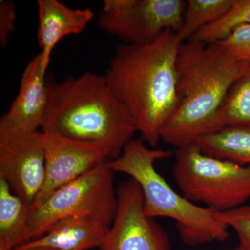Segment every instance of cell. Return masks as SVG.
<instances>
[{
    "instance_id": "obj_16",
    "label": "cell",
    "mask_w": 250,
    "mask_h": 250,
    "mask_svg": "<svg viewBox=\"0 0 250 250\" xmlns=\"http://www.w3.org/2000/svg\"><path fill=\"white\" fill-rule=\"evenodd\" d=\"M222 127L250 126V62L244 67L230 87L220 113Z\"/></svg>"
},
{
    "instance_id": "obj_3",
    "label": "cell",
    "mask_w": 250,
    "mask_h": 250,
    "mask_svg": "<svg viewBox=\"0 0 250 250\" xmlns=\"http://www.w3.org/2000/svg\"><path fill=\"white\" fill-rule=\"evenodd\" d=\"M47 83L48 104L42 131L96 145L109 161L119 157L138 131L104 75L88 72Z\"/></svg>"
},
{
    "instance_id": "obj_17",
    "label": "cell",
    "mask_w": 250,
    "mask_h": 250,
    "mask_svg": "<svg viewBox=\"0 0 250 250\" xmlns=\"http://www.w3.org/2000/svg\"><path fill=\"white\" fill-rule=\"evenodd\" d=\"M233 0H188L183 24L177 36L182 42L190 41L202 28L216 22L232 4Z\"/></svg>"
},
{
    "instance_id": "obj_1",
    "label": "cell",
    "mask_w": 250,
    "mask_h": 250,
    "mask_svg": "<svg viewBox=\"0 0 250 250\" xmlns=\"http://www.w3.org/2000/svg\"><path fill=\"white\" fill-rule=\"evenodd\" d=\"M182 43L177 33L166 31L149 43L120 45L104 75L151 147L157 146L177 105V63Z\"/></svg>"
},
{
    "instance_id": "obj_18",
    "label": "cell",
    "mask_w": 250,
    "mask_h": 250,
    "mask_svg": "<svg viewBox=\"0 0 250 250\" xmlns=\"http://www.w3.org/2000/svg\"><path fill=\"white\" fill-rule=\"evenodd\" d=\"M249 24L250 0H233L231 7L220 19L202 28L190 40L214 43L225 39L236 27Z\"/></svg>"
},
{
    "instance_id": "obj_13",
    "label": "cell",
    "mask_w": 250,
    "mask_h": 250,
    "mask_svg": "<svg viewBox=\"0 0 250 250\" xmlns=\"http://www.w3.org/2000/svg\"><path fill=\"white\" fill-rule=\"evenodd\" d=\"M109 227L89 219L70 217L54 224L47 233L18 246L50 247L57 250H88L101 247Z\"/></svg>"
},
{
    "instance_id": "obj_20",
    "label": "cell",
    "mask_w": 250,
    "mask_h": 250,
    "mask_svg": "<svg viewBox=\"0 0 250 250\" xmlns=\"http://www.w3.org/2000/svg\"><path fill=\"white\" fill-rule=\"evenodd\" d=\"M217 43L224 52L238 62H250V24L236 27Z\"/></svg>"
},
{
    "instance_id": "obj_14",
    "label": "cell",
    "mask_w": 250,
    "mask_h": 250,
    "mask_svg": "<svg viewBox=\"0 0 250 250\" xmlns=\"http://www.w3.org/2000/svg\"><path fill=\"white\" fill-rule=\"evenodd\" d=\"M29 208L0 177V250H15L24 244Z\"/></svg>"
},
{
    "instance_id": "obj_6",
    "label": "cell",
    "mask_w": 250,
    "mask_h": 250,
    "mask_svg": "<svg viewBox=\"0 0 250 250\" xmlns=\"http://www.w3.org/2000/svg\"><path fill=\"white\" fill-rule=\"evenodd\" d=\"M113 173L104 163L56 190L41 205H29L24 244L44 236L54 224L70 217L111 226L118 207Z\"/></svg>"
},
{
    "instance_id": "obj_8",
    "label": "cell",
    "mask_w": 250,
    "mask_h": 250,
    "mask_svg": "<svg viewBox=\"0 0 250 250\" xmlns=\"http://www.w3.org/2000/svg\"><path fill=\"white\" fill-rule=\"evenodd\" d=\"M0 177L25 203H34L45 179L42 131L0 124Z\"/></svg>"
},
{
    "instance_id": "obj_23",
    "label": "cell",
    "mask_w": 250,
    "mask_h": 250,
    "mask_svg": "<svg viewBox=\"0 0 250 250\" xmlns=\"http://www.w3.org/2000/svg\"><path fill=\"white\" fill-rule=\"evenodd\" d=\"M231 250H241V249H240V248H237V249Z\"/></svg>"
},
{
    "instance_id": "obj_11",
    "label": "cell",
    "mask_w": 250,
    "mask_h": 250,
    "mask_svg": "<svg viewBox=\"0 0 250 250\" xmlns=\"http://www.w3.org/2000/svg\"><path fill=\"white\" fill-rule=\"evenodd\" d=\"M47 71L40 54L31 59L23 72L17 97L0 124L24 131L42 128L49 98Z\"/></svg>"
},
{
    "instance_id": "obj_12",
    "label": "cell",
    "mask_w": 250,
    "mask_h": 250,
    "mask_svg": "<svg viewBox=\"0 0 250 250\" xmlns=\"http://www.w3.org/2000/svg\"><path fill=\"white\" fill-rule=\"evenodd\" d=\"M37 40L40 55L48 69L51 55L66 36L80 34L93 19L90 9H72L57 0H38Z\"/></svg>"
},
{
    "instance_id": "obj_9",
    "label": "cell",
    "mask_w": 250,
    "mask_h": 250,
    "mask_svg": "<svg viewBox=\"0 0 250 250\" xmlns=\"http://www.w3.org/2000/svg\"><path fill=\"white\" fill-rule=\"evenodd\" d=\"M118 207L100 250H172L168 234L144 213L142 190L129 179L118 190Z\"/></svg>"
},
{
    "instance_id": "obj_19",
    "label": "cell",
    "mask_w": 250,
    "mask_h": 250,
    "mask_svg": "<svg viewBox=\"0 0 250 250\" xmlns=\"http://www.w3.org/2000/svg\"><path fill=\"white\" fill-rule=\"evenodd\" d=\"M216 217L236 232L241 250H250V206L243 205L229 211L217 213Z\"/></svg>"
},
{
    "instance_id": "obj_21",
    "label": "cell",
    "mask_w": 250,
    "mask_h": 250,
    "mask_svg": "<svg viewBox=\"0 0 250 250\" xmlns=\"http://www.w3.org/2000/svg\"><path fill=\"white\" fill-rule=\"evenodd\" d=\"M17 20L16 9L14 3L6 0L0 1V44L6 47L11 33L16 29Z\"/></svg>"
},
{
    "instance_id": "obj_4",
    "label": "cell",
    "mask_w": 250,
    "mask_h": 250,
    "mask_svg": "<svg viewBox=\"0 0 250 250\" xmlns=\"http://www.w3.org/2000/svg\"><path fill=\"white\" fill-rule=\"evenodd\" d=\"M172 154L171 151L151 149L140 140H132L121 155L106 162V166L139 184L145 214L149 218H167L175 222L184 244L196 247L226 241L229 228L217 218V212L179 195L156 170V161L168 159Z\"/></svg>"
},
{
    "instance_id": "obj_10",
    "label": "cell",
    "mask_w": 250,
    "mask_h": 250,
    "mask_svg": "<svg viewBox=\"0 0 250 250\" xmlns=\"http://www.w3.org/2000/svg\"><path fill=\"white\" fill-rule=\"evenodd\" d=\"M43 134L45 182L33 206L41 205L56 190L104 164L108 159L104 151L96 145L70 139L52 131Z\"/></svg>"
},
{
    "instance_id": "obj_15",
    "label": "cell",
    "mask_w": 250,
    "mask_h": 250,
    "mask_svg": "<svg viewBox=\"0 0 250 250\" xmlns=\"http://www.w3.org/2000/svg\"><path fill=\"white\" fill-rule=\"evenodd\" d=\"M195 143L207 155L250 166V126H227Z\"/></svg>"
},
{
    "instance_id": "obj_22",
    "label": "cell",
    "mask_w": 250,
    "mask_h": 250,
    "mask_svg": "<svg viewBox=\"0 0 250 250\" xmlns=\"http://www.w3.org/2000/svg\"><path fill=\"white\" fill-rule=\"evenodd\" d=\"M15 250H57L50 247L45 246H35L29 247V248H21V249H16Z\"/></svg>"
},
{
    "instance_id": "obj_2",
    "label": "cell",
    "mask_w": 250,
    "mask_h": 250,
    "mask_svg": "<svg viewBox=\"0 0 250 250\" xmlns=\"http://www.w3.org/2000/svg\"><path fill=\"white\" fill-rule=\"evenodd\" d=\"M245 63L228 56L217 42H183L177 63L178 101L161 140L178 149L223 129L220 108Z\"/></svg>"
},
{
    "instance_id": "obj_7",
    "label": "cell",
    "mask_w": 250,
    "mask_h": 250,
    "mask_svg": "<svg viewBox=\"0 0 250 250\" xmlns=\"http://www.w3.org/2000/svg\"><path fill=\"white\" fill-rule=\"evenodd\" d=\"M186 5L182 0H104L98 26L126 44L149 43L166 31L179 32Z\"/></svg>"
},
{
    "instance_id": "obj_5",
    "label": "cell",
    "mask_w": 250,
    "mask_h": 250,
    "mask_svg": "<svg viewBox=\"0 0 250 250\" xmlns=\"http://www.w3.org/2000/svg\"><path fill=\"white\" fill-rule=\"evenodd\" d=\"M174 155V179L190 201L223 213L250 199V166L207 155L195 143L176 149Z\"/></svg>"
}]
</instances>
